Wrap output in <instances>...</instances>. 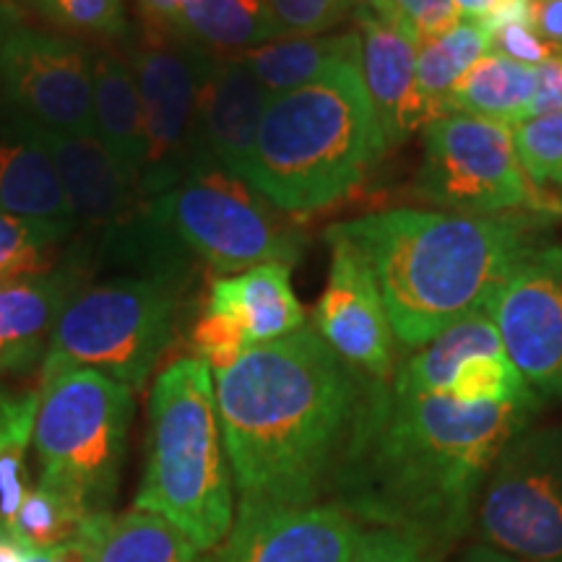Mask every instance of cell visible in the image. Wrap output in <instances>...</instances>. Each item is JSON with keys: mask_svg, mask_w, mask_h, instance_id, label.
Returning a JSON list of instances; mask_svg holds the SVG:
<instances>
[{"mask_svg": "<svg viewBox=\"0 0 562 562\" xmlns=\"http://www.w3.org/2000/svg\"><path fill=\"white\" fill-rule=\"evenodd\" d=\"M490 351H505L497 334L495 321L487 311H476L451 328L425 344V349L409 357L396 375L391 378V389L396 393H432L446 396L448 385L467 360Z\"/></svg>", "mask_w": 562, "mask_h": 562, "instance_id": "4316f807", "label": "cell"}, {"mask_svg": "<svg viewBox=\"0 0 562 562\" xmlns=\"http://www.w3.org/2000/svg\"><path fill=\"white\" fill-rule=\"evenodd\" d=\"M138 9L154 32H165V37H178L180 0H138Z\"/></svg>", "mask_w": 562, "mask_h": 562, "instance_id": "b9f144b4", "label": "cell"}, {"mask_svg": "<svg viewBox=\"0 0 562 562\" xmlns=\"http://www.w3.org/2000/svg\"><path fill=\"white\" fill-rule=\"evenodd\" d=\"M537 222L393 209L331 229L370 263L393 336L425 347L467 315L487 311L516 266L539 248Z\"/></svg>", "mask_w": 562, "mask_h": 562, "instance_id": "3957f363", "label": "cell"}, {"mask_svg": "<svg viewBox=\"0 0 562 562\" xmlns=\"http://www.w3.org/2000/svg\"><path fill=\"white\" fill-rule=\"evenodd\" d=\"M290 37L323 34L347 16L357 0H266Z\"/></svg>", "mask_w": 562, "mask_h": 562, "instance_id": "e575fe53", "label": "cell"}, {"mask_svg": "<svg viewBox=\"0 0 562 562\" xmlns=\"http://www.w3.org/2000/svg\"><path fill=\"white\" fill-rule=\"evenodd\" d=\"M186 286L175 279L125 273L76 290L53 331L42 378L94 370L140 391L172 344Z\"/></svg>", "mask_w": 562, "mask_h": 562, "instance_id": "52a82bcc", "label": "cell"}, {"mask_svg": "<svg viewBox=\"0 0 562 562\" xmlns=\"http://www.w3.org/2000/svg\"><path fill=\"white\" fill-rule=\"evenodd\" d=\"M94 133L125 172L140 182L146 167V133L140 94L131 63L121 55L94 53ZM144 188V186H140Z\"/></svg>", "mask_w": 562, "mask_h": 562, "instance_id": "603a6c76", "label": "cell"}, {"mask_svg": "<svg viewBox=\"0 0 562 562\" xmlns=\"http://www.w3.org/2000/svg\"><path fill=\"white\" fill-rule=\"evenodd\" d=\"M26 562H87V560H83L81 544L74 539V542L55 547V550H42V552L26 550Z\"/></svg>", "mask_w": 562, "mask_h": 562, "instance_id": "ee69618b", "label": "cell"}, {"mask_svg": "<svg viewBox=\"0 0 562 562\" xmlns=\"http://www.w3.org/2000/svg\"><path fill=\"white\" fill-rule=\"evenodd\" d=\"M430 203L463 216L533 211L547 214L560 203L526 175L510 125L474 115H442L425 128V161L417 178Z\"/></svg>", "mask_w": 562, "mask_h": 562, "instance_id": "9c48e42d", "label": "cell"}, {"mask_svg": "<svg viewBox=\"0 0 562 562\" xmlns=\"http://www.w3.org/2000/svg\"><path fill=\"white\" fill-rule=\"evenodd\" d=\"M87 562H209L167 518L144 510L94 513L76 537Z\"/></svg>", "mask_w": 562, "mask_h": 562, "instance_id": "7402d4cb", "label": "cell"}, {"mask_svg": "<svg viewBox=\"0 0 562 562\" xmlns=\"http://www.w3.org/2000/svg\"><path fill=\"white\" fill-rule=\"evenodd\" d=\"M331 271L313 313V326L341 360L378 381L393 378V328L375 273L355 245L326 229Z\"/></svg>", "mask_w": 562, "mask_h": 562, "instance_id": "5bb4252c", "label": "cell"}, {"mask_svg": "<svg viewBox=\"0 0 562 562\" xmlns=\"http://www.w3.org/2000/svg\"><path fill=\"white\" fill-rule=\"evenodd\" d=\"M149 214L188 256L220 277L266 263L292 266L302 252L300 232L281 220L271 201L206 161L151 195Z\"/></svg>", "mask_w": 562, "mask_h": 562, "instance_id": "ba28073f", "label": "cell"}, {"mask_svg": "<svg viewBox=\"0 0 562 562\" xmlns=\"http://www.w3.org/2000/svg\"><path fill=\"white\" fill-rule=\"evenodd\" d=\"M30 442H16L9 451L0 453V526H9L16 516L24 497L32 492L30 474Z\"/></svg>", "mask_w": 562, "mask_h": 562, "instance_id": "8d00e7d4", "label": "cell"}, {"mask_svg": "<svg viewBox=\"0 0 562 562\" xmlns=\"http://www.w3.org/2000/svg\"><path fill=\"white\" fill-rule=\"evenodd\" d=\"M0 211L74 227L42 128L0 89Z\"/></svg>", "mask_w": 562, "mask_h": 562, "instance_id": "d6986e66", "label": "cell"}, {"mask_svg": "<svg viewBox=\"0 0 562 562\" xmlns=\"http://www.w3.org/2000/svg\"><path fill=\"white\" fill-rule=\"evenodd\" d=\"M501 3L503 0H453L459 19L472 21V24H484Z\"/></svg>", "mask_w": 562, "mask_h": 562, "instance_id": "7bdbcfd3", "label": "cell"}, {"mask_svg": "<svg viewBox=\"0 0 562 562\" xmlns=\"http://www.w3.org/2000/svg\"><path fill=\"white\" fill-rule=\"evenodd\" d=\"M206 311L227 318L250 347L305 328V313L292 290L290 266L284 263L216 277L209 286Z\"/></svg>", "mask_w": 562, "mask_h": 562, "instance_id": "44dd1931", "label": "cell"}, {"mask_svg": "<svg viewBox=\"0 0 562 562\" xmlns=\"http://www.w3.org/2000/svg\"><path fill=\"white\" fill-rule=\"evenodd\" d=\"M34 417H37V396L34 393L13 396V393L0 389V453L9 451L16 442L32 440Z\"/></svg>", "mask_w": 562, "mask_h": 562, "instance_id": "f35d334b", "label": "cell"}, {"mask_svg": "<svg viewBox=\"0 0 562 562\" xmlns=\"http://www.w3.org/2000/svg\"><path fill=\"white\" fill-rule=\"evenodd\" d=\"M474 526L482 544L513 560L562 562V427H524L505 442Z\"/></svg>", "mask_w": 562, "mask_h": 562, "instance_id": "30bf717a", "label": "cell"}, {"mask_svg": "<svg viewBox=\"0 0 562 562\" xmlns=\"http://www.w3.org/2000/svg\"><path fill=\"white\" fill-rule=\"evenodd\" d=\"M385 149L360 63H344L271 97L245 182L279 211L311 214L360 186Z\"/></svg>", "mask_w": 562, "mask_h": 562, "instance_id": "277c9868", "label": "cell"}, {"mask_svg": "<svg viewBox=\"0 0 562 562\" xmlns=\"http://www.w3.org/2000/svg\"><path fill=\"white\" fill-rule=\"evenodd\" d=\"M357 21L362 42V81L381 123L385 146L404 144L414 131L427 128L440 117L417 87L419 42L368 3L357 9Z\"/></svg>", "mask_w": 562, "mask_h": 562, "instance_id": "2e32d148", "label": "cell"}, {"mask_svg": "<svg viewBox=\"0 0 562 562\" xmlns=\"http://www.w3.org/2000/svg\"><path fill=\"white\" fill-rule=\"evenodd\" d=\"M531 26L550 45L562 47V0H531Z\"/></svg>", "mask_w": 562, "mask_h": 562, "instance_id": "60d3db41", "label": "cell"}, {"mask_svg": "<svg viewBox=\"0 0 562 562\" xmlns=\"http://www.w3.org/2000/svg\"><path fill=\"white\" fill-rule=\"evenodd\" d=\"M364 526L336 503L286 510H237L209 562H351Z\"/></svg>", "mask_w": 562, "mask_h": 562, "instance_id": "9a60e30c", "label": "cell"}, {"mask_svg": "<svg viewBox=\"0 0 562 562\" xmlns=\"http://www.w3.org/2000/svg\"><path fill=\"white\" fill-rule=\"evenodd\" d=\"M87 518L89 513L79 508L70 497L45 487V484H34L9 529L26 550L42 552L74 542Z\"/></svg>", "mask_w": 562, "mask_h": 562, "instance_id": "f546056e", "label": "cell"}, {"mask_svg": "<svg viewBox=\"0 0 562 562\" xmlns=\"http://www.w3.org/2000/svg\"><path fill=\"white\" fill-rule=\"evenodd\" d=\"M133 508L167 518L201 552H214L235 524V482L216 409L214 372L182 357L149 393L146 467Z\"/></svg>", "mask_w": 562, "mask_h": 562, "instance_id": "5b68a950", "label": "cell"}, {"mask_svg": "<svg viewBox=\"0 0 562 562\" xmlns=\"http://www.w3.org/2000/svg\"><path fill=\"white\" fill-rule=\"evenodd\" d=\"M537 87V68L487 53L448 91L446 115L459 112V115L516 125L529 117Z\"/></svg>", "mask_w": 562, "mask_h": 562, "instance_id": "484cf974", "label": "cell"}, {"mask_svg": "<svg viewBox=\"0 0 562 562\" xmlns=\"http://www.w3.org/2000/svg\"><path fill=\"white\" fill-rule=\"evenodd\" d=\"M490 55H501L521 66H542V63L554 53V45L542 40L531 24L524 21H513V24H503L497 30L487 32Z\"/></svg>", "mask_w": 562, "mask_h": 562, "instance_id": "d590c367", "label": "cell"}, {"mask_svg": "<svg viewBox=\"0 0 562 562\" xmlns=\"http://www.w3.org/2000/svg\"><path fill=\"white\" fill-rule=\"evenodd\" d=\"M372 11L404 26L414 40H432L459 24L453 0H362Z\"/></svg>", "mask_w": 562, "mask_h": 562, "instance_id": "836d02e7", "label": "cell"}, {"mask_svg": "<svg viewBox=\"0 0 562 562\" xmlns=\"http://www.w3.org/2000/svg\"><path fill=\"white\" fill-rule=\"evenodd\" d=\"M76 290V277L68 269L0 281V372L42 368L55 326Z\"/></svg>", "mask_w": 562, "mask_h": 562, "instance_id": "ffe728a7", "label": "cell"}, {"mask_svg": "<svg viewBox=\"0 0 562 562\" xmlns=\"http://www.w3.org/2000/svg\"><path fill=\"white\" fill-rule=\"evenodd\" d=\"M0 89L55 133H94V53L81 40L16 24L0 45Z\"/></svg>", "mask_w": 562, "mask_h": 562, "instance_id": "7c38bea8", "label": "cell"}, {"mask_svg": "<svg viewBox=\"0 0 562 562\" xmlns=\"http://www.w3.org/2000/svg\"><path fill=\"white\" fill-rule=\"evenodd\" d=\"M446 396L461 404H537L542 398L531 391L526 378L505 351H490L467 360L448 385Z\"/></svg>", "mask_w": 562, "mask_h": 562, "instance_id": "4dcf8cb0", "label": "cell"}, {"mask_svg": "<svg viewBox=\"0 0 562 562\" xmlns=\"http://www.w3.org/2000/svg\"><path fill=\"white\" fill-rule=\"evenodd\" d=\"M487 53V34L472 21H459L453 30L440 34V37L419 42L417 87L440 117L446 115V97L453 89V83Z\"/></svg>", "mask_w": 562, "mask_h": 562, "instance_id": "83f0119b", "label": "cell"}, {"mask_svg": "<svg viewBox=\"0 0 562 562\" xmlns=\"http://www.w3.org/2000/svg\"><path fill=\"white\" fill-rule=\"evenodd\" d=\"M513 146L537 186H562V110L510 125Z\"/></svg>", "mask_w": 562, "mask_h": 562, "instance_id": "1f68e13d", "label": "cell"}, {"mask_svg": "<svg viewBox=\"0 0 562 562\" xmlns=\"http://www.w3.org/2000/svg\"><path fill=\"white\" fill-rule=\"evenodd\" d=\"M144 110V193L159 195L195 165V112L214 53L180 37L151 40L131 55Z\"/></svg>", "mask_w": 562, "mask_h": 562, "instance_id": "8fae6325", "label": "cell"}, {"mask_svg": "<svg viewBox=\"0 0 562 562\" xmlns=\"http://www.w3.org/2000/svg\"><path fill=\"white\" fill-rule=\"evenodd\" d=\"M269 100L271 94L243 60L214 55L195 112V165L206 161L245 180Z\"/></svg>", "mask_w": 562, "mask_h": 562, "instance_id": "e0dca14e", "label": "cell"}, {"mask_svg": "<svg viewBox=\"0 0 562 562\" xmlns=\"http://www.w3.org/2000/svg\"><path fill=\"white\" fill-rule=\"evenodd\" d=\"M505 355L539 398L562 396V248H537L487 305Z\"/></svg>", "mask_w": 562, "mask_h": 562, "instance_id": "4fadbf2b", "label": "cell"}, {"mask_svg": "<svg viewBox=\"0 0 562 562\" xmlns=\"http://www.w3.org/2000/svg\"><path fill=\"white\" fill-rule=\"evenodd\" d=\"M456 562H521V560H513L508 558V554L492 550V547L476 542L472 547H467L459 558H456Z\"/></svg>", "mask_w": 562, "mask_h": 562, "instance_id": "f6af8a7d", "label": "cell"}, {"mask_svg": "<svg viewBox=\"0 0 562 562\" xmlns=\"http://www.w3.org/2000/svg\"><path fill=\"white\" fill-rule=\"evenodd\" d=\"M0 562H26V547L13 537L9 526H0Z\"/></svg>", "mask_w": 562, "mask_h": 562, "instance_id": "bcb514c9", "label": "cell"}, {"mask_svg": "<svg viewBox=\"0 0 562 562\" xmlns=\"http://www.w3.org/2000/svg\"><path fill=\"white\" fill-rule=\"evenodd\" d=\"M133 391L94 370L42 378L32 446L40 484L66 495L89 516L115 503L128 435Z\"/></svg>", "mask_w": 562, "mask_h": 562, "instance_id": "8992f818", "label": "cell"}, {"mask_svg": "<svg viewBox=\"0 0 562 562\" xmlns=\"http://www.w3.org/2000/svg\"><path fill=\"white\" fill-rule=\"evenodd\" d=\"M60 178L70 220L91 229H115L140 214L149 195L125 172L97 133H55L42 128Z\"/></svg>", "mask_w": 562, "mask_h": 562, "instance_id": "ac0fdd59", "label": "cell"}, {"mask_svg": "<svg viewBox=\"0 0 562 562\" xmlns=\"http://www.w3.org/2000/svg\"><path fill=\"white\" fill-rule=\"evenodd\" d=\"M178 37L214 55H237L290 34L266 0H180Z\"/></svg>", "mask_w": 562, "mask_h": 562, "instance_id": "d4e9b609", "label": "cell"}, {"mask_svg": "<svg viewBox=\"0 0 562 562\" xmlns=\"http://www.w3.org/2000/svg\"><path fill=\"white\" fill-rule=\"evenodd\" d=\"M539 87L537 97H533L529 117L547 115V112L562 110V47H554V53L547 58L542 66H537ZM526 117V121H529Z\"/></svg>", "mask_w": 562, "mask_h": 562, "instance_id": "ab89813d", "label": "cell"}, {"mask_svg": "<svg viewBox=\"0 0 562 562\" xmlns=\"http://www.w3.org/2000/svg\"><path fill=\"white\" fill-rule=\"evenodd\" d=\"M47 21L70 32H89L100 37L125 34V0H32Z\"/></svg>", "mask_w": 562, "mask_h": 562, "instance_id": "d6a6232c", "label": "cell"}, {"mask_svg": "<svg viewBox=\"0 0 562 562\" xmlns=\"http://www.w3.org/2000/svg\"><path fill=\"white\" fill-rule=\"evenodd\" d=\"M351 562H440L432 554H427L402 533L385 529L364 531L360 547H357Z\"/></svg>", "mask_w": 562, "mask_h": 562, "instance_id": "74e56055", "label": "cell"}, {"mask_svg": "<svg viewBox=\"0 0 562 562\" xmlns=\"http://www.w3.org/2000/svg\"><path fill=\"white\" fill-rule=\"evenodd\" d=\"M537 404H461L381 385L334 503L440 560L474 526L484 480Z\"/></svg>", "mask_w": 562, "mask_h": 562, "instance_id": "7a4b0ae2", "label": "cell"}, {"mask_svg": "<svg viewBox=\"0 0 562 562\" xmlns=\"http://www.w3.org/2000/svg\"><path fill=\"white\" fill-rule=\"evenodd\" d=\"M74 227L0 211V281L45 277L55 271L60 245Z\"/></svg>", "mask_w": 562, "mask_h": 562, "instance_id": "f1b7e54d", "label": "cell"}, {"mask_svg": "<svg viewBox=\"0 0 562 562\" xmlns=\"http://www.w3.org/2000/svg\"><path fill=\"white\" fill-rule=\"evenodd\" d=\"M360 32L300 34V37H281L250 47L237 53L235 58L243 60L273 97L307 87L344 63H360Z\"/></svg>", "mask_w": 562, "mask_h": 562, "instance_id": "cb8c5ba5", "label": "cell"}, {"mask_svg": "<svg viewBox=\"0 0 562 562\" xmlns=\"http://www.w3.org/2000/svg\"><path fill=\"white\" fill-rule=\"evenodd\" d=\"M383 383L315 328L250 347L214 375L237 510L334 503Z\"/></svg>", "mask_w": 562, "mask_h": 562, "instance_id": "6da1fadb", "label": "cell"}, {"mask_svg": "<svg viewBox=\"0 0 562 562\" xmlns=\"http://www.w3.org/2000/svg\"><path fill=\"white\" fill-rule=\"evenodd\" d=\"M16 24H19V21H16V13H13L11 5H3V3H0V45H3L5 34H9Z\"/></svg>", "mask_w": 562, "mask_h": 562, "instance_id": "7dc6e473", "label": "cell"}]
</instances>
